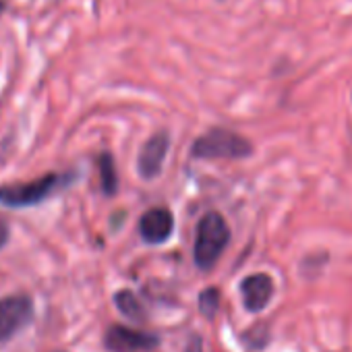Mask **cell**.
<instances>
[{
	"label": "cell",
	"instance_id": "cell-9",
	"mask_svg": "<svg viewBox=\"0 0 352 352\" xmlns=\"http://www.w3.org/2000/svg\"><path fill=\"white\" fill-rule=\"evenodd\" d=\"M114 300H116V307H118V311L122 315H126L131 319H137V321H143L145 319V309H143L141 300L131 290H120L114 296Z\"/></svg>",
	"mask_w": 352,
	"mask_h": 352
},
{
	"label": "cell",
	"instance_id": "cell-5",
	"mask_svg": "<svg viewBox=\"0 0 352 352\" xmlns=\"http://www.w3.org/2000/svg\"><path fill=\"white\" fill-rule=\"evenodd\" d=\"M106 348L110 352H147L157 346V338L124 325H112L106 333Z\"/></svg>",
	"mask_w": 352,
	"mask_h": 352
},
{
	"label": "cell",
	"instance_id": "cell-8",
	"mask_svg": "<svg viewBox=\"0 0 352 352\" xmlns=\"http://www.w3.org/2000/svg\"><path fill=\"white\" fill-rule=\"evenodd\" d=\"M172 228H174V218L164 208L149 210L147 214H143V218L139 222V232L147 243L168 241V236L172 234Z\"/></svg>",
	"mask_w": 352,
	"mask_h": 352
},
{
	"label": "cell",
	"instance_id": "cell-13",
	"mask_svg": "<svg viewBox=\"0 0 352 352\" xmlns=\"http://www.w3.org/2000/svg\"><path fill=\"white\" fill-rule=\"evenodd\" d=\"M5 9H7V3H5V0H0V17H3Z\"/></svg>",
	"mask_w": 352,
	"mask_h": 352
},
{
	"label": "cell",
	"instance_id": "cell-12",
	"mask_svg": "<svg viewBox=\"0 0 352 352\" xmlns=\"http://www.w3.org/2000/svg\"><path fill=\"white\" fill-rule=\"evenodd\" d=\"M9 241V226L5 222H0V247Z\"/></svg>",
	"mask_w": 352,
	"mask_h": 352
},
{
	"label": "cell",
	"instance_id": "cell-4",
	"mask_svg": "<svg viewBox=\"0 0 352 352\" xmlns=\"http://www.w3.org/2000/svg\"><path fill=\"white\" fill-rule=\"evenodd\" d=\"M32 315L34 307L28 296L0 298V342L13 338L21 327H25Z\"/></svg>",
	"mask_w": 352,
	"mask_h": 352
},
{
	"label": "cell",
	"instance_id": "cell-11",
	"mask_svg": "<svg viewBox=\"0 0 352 352\" xmlns=\"http://www.w3.org/2000/svg\"><path fill=\"white\" fill-rule=\"evenodd\" d=\"M218 307H220V292L216 288H208L199 294V309L208 319L216 315Z\"/></svg>",
	"mask_w": 352,
	"mask_h": 352
},
{
	"label": "cell",
	"instance_id": "cell-1",
	"mask_svg": "<svg viewBox=\"0 0 352 352\" xmlns=\"http://www.w3.org/2000/svg\"><path fill=\"white\" fill-rule=\"evenodd\" d=\"M230 241L228 224L220 214H208L201 218L195 236V263L201 270H210L222 255Z\"/></svg>",
	"mask_w": 352,
	"mask_h": 352
},
{
	"label": "cell",
	"instance_id": "cell-3",
	"mask_svg": "<svg viewBox=\"0 0 352 352\" xmlns=\"http://www.w3.org/2000/svg\"><path fill=\"white\" fill-rule=\"evenodd\" d=\"M58 185L56 174H46L28 185H7L0 189V204L9 208H28L46 199Z\"/></svg>",
	"mask_w": 352,
	"mask_h": 352
},
{
	"label": "cell",
	"instance_id": "cell-7",
	"mask_svg": "<svg viewBox=\"0 0 352 352\" xmlns=\"http://www.w3.org/2000/svg\"><path fill=\"white\" fill-rule=\"evenodd\" d=\"M241 292H243L245 307L249 311L257 313L267 307V302L274 294V282L267 274H253L243 280Z\"/></svg>",
	"mask_w": 352,
	"mask_h": 352
},
{
	"label": "cell",
	"instance_id": "cell-10",
	"mask_svg": "<svg viewBox=\"0 0 352 352\" xmlns=\"http://www.w3.org/2000/svg\"><path fill=\"white\" fill-rule=\"evenodd\" d=\"M100 176H102V189L106 195H114L118 189V176L114 170V160L110 153H102L100 157Z\"/></svg>",
	"mask_w": 352,
	"mask_h": 352
},
{
	"label": "cell",
	"instance_id": "cell-6",
	"mask_svg": "<svg viewBox=\"0 0 352 352\" xmlns=\"http://www.w3.org/2000/svg\"><path fill=\"white\" fill-rule=\"evenodd\" d=\"M168 145H170L168 135L157 133L151 139H147V143L141 147L137 166H139V174L143 176V179H153V176L160 174L166 151H168Z\"/></svg>",
	"mask_w": 352,
	"mask_h": 352
},
{
	"label": "cell",
	"instance_id": "cell-2",
	"mask_svg": "<svg viewBox=\"0 0 352 352\" xmlns=\"http://www.w3.org/2000/svg\"><path fill=\"white\" fill-rule=\"evenodd\" d=\"M251 143L226 129H214L193 143L195 157H247L251 155Z\"/></svg>",
	"mask_w": 352,
	"mask_h": 352
}]
</instances>
